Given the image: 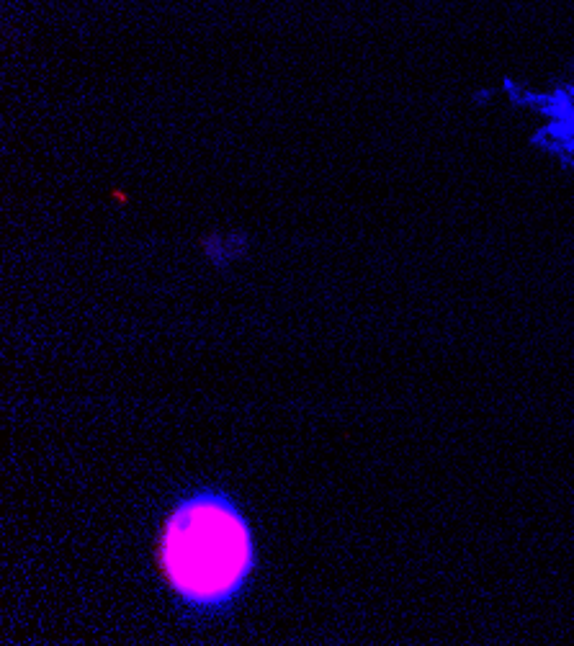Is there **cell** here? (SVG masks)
I'll use <instances>...</instances> for the list:
<instances>
[{
	"mask_svg": "<svg viewBox=\"0 0 574 646\" xmlns=\"http://www.w3.org/2000/svg\"><path fill=\"white\" fill-rule=\"evenodd\" d=\"M256 567V541L237 502L217 490L181 497L160 533V570L176 598L196 611L235 601Z\"/></svg>",
	"mask_w": 574,
	"mask_h": 646,
	"instance_id": "obj_1",
	"label": "cell"
},
{
	"mask_svg": "<svg viewBox=\"0 0 574 646\" xmlns=\"http://www.w3.org/2000/svg\"><path fill=\"white\" fill-rule=\"evenodd\" d=\"M204 253L214 266H227L247 253V235L232 232V235H212L204 240Z\"/></svg>",
	"mask_w": 574,
	"mask_h": 646,
	"instance_id": "obj_2",
	"label": "cell"
}]
</instances>
